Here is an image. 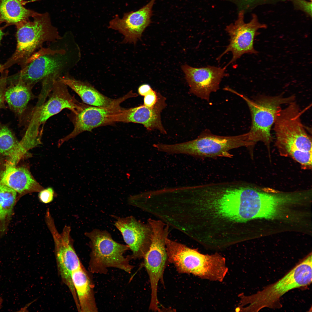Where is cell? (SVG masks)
<instances>
[{"instance_id":"3","label":"cell","mask_w":312,"mask_h":312,"mask_svg":"<svg viewBox=\"0 0 312 312\" xmlns=\"http://www.w3.org/2000/svg\"><path fill=\"white\" fill-rule=\"evenodd\" d=\"M309 107L302 110L295 101L292 102L281 109L274 125L275 145L280 155L290 157L304 170L312 166V138L301 120Z\"/></svg>"},{"instance_id":"11","label":"cell","mask_w":312,"mask_h":312,"mask_svg":"<svg viewBox=\"0 0 312 312\" xmlns=\"http://www.w3.org/2000/svg\"><path fill=\"white\" fill-rule=\"evenodd\" d=\"M166 249L168 261L180 273L192 274L208 280L216 272L218 261L214 254H202L168 237L166 240Z\"/></svg>"},{"instance_id":"16","label":"cell","mask_w":312,"mask_h":312,"mask_svg":"<svg viewBox=\"0 0 312 312\" xmlns=\"http://www.w3.org/2000/svg\"><path fill=\"white\" fill-rule=\"evenodd\" d=\"M226 68L208 65L197 68L187 64L181 66L190 87V93L207 101L209 100L212 92L219 89L222 79L229 76L225 72Z\"/></svg>"},{"instance_id":"18","label":"cell","mask_w":312,"mask_h":312,"mask_svg":"<svg viewBox=\"0 0 312 312\" xmlns=\"http://www.w3.org/2000/svg\"><path fill=\"white\" fill-rule=\"evenodd\" d=\"M157 94V101L153 107L144 105L127 109L122 108L117 115L116 122L140 124L148 130L157 129L166 134L161 117V113L166 106V98L159 92Z\"/></svg>"},{"instance_id":"24","label":"cell","mask_w":312,"mask_h":312,"mask_svg":"<svg viewBox=\"0 0 312 312\" xmlns=\"http://www.w3.org/2000/svg\"><path fill=\"white\" fill-rule=\"evenodd\" d=\"M27 153L9 126L0 121V153L10 157L15 164Z\"/></svg>"},{"instance_id":"20","label":"cell","mask_w":312,"mask_h":312,"mask_svg":"<svg viewBox=\"0 0 312 312\" xmlns=\"http://www.w3.org/2000/svg\"><path fill=\"white\" fill-rule=\"evenodd\" d=\"M9 163L2 173L0 183L22 194L39 192L44 188L35 179L28 168Z\"/></svg>"},{"instance_id":"30","label":"cell","mask_w":312,"mask_h":312,"mask_svg":"<svg viewBox=\"0 0 312 312\" xmlns=\"http://www.w3.org/2000/svg\"><path fill=\"white\" fill-rule=\"evenodd\" d=\"M152 89L150 86L148 84H144L141 85L138 88V92L139 94L144 96Z\"/></svg>"},{"instance_id":"28","label":"cell","mask_w":312,"mask_h":312,"mask_svg":"<svg viewBox=\"0 0 312 312\" xmlns=\"http://www.w3.org/2000/svg\"><path fill=\"white\" fill-rule=\"evenodd\" d=\"M157 100V92L152 89L144 96V105L148 107H153L156 103Z\"/></svg>"},{"instance_id":"15","label":"cell","mask_w":312,"mask_h":312,"mask_svg":"<svg viewBox=\"0 0 312 312\" xmlns=\"http://www.w3.org/2000/svg\"><path fill=\"white\" fill-rule=\"evenodd\" d=\"M120 105L103 107L86 105L76 114L72 113L71 120L74 128L70 134L60 139L58 146L85 131H91L99 127L116 122L117 114L122 109Z\"/></svg>"},{"instance_id":"5","label":"cell","mask_w":312,"mask_h":312,"mask_svg":"<svg viewBox=\"0 0 312 312\" xmlns=\"http://www.w3.org/2000/svg\"><path fill=\"white\" fill-rule=\"evenodd\" d=\"M225 90L242 98L247 105L250 113L251 124L247 132L252 149L258 142H263L270 150L272 137L271 130L282 105L295 101L294 95L285 96L282 94L275 96L260 95L252 99L227 87Z\"/></svg>"},{"instance_id":"1","label":"cell","mask_w":312,"mask_h":312,"mask_svg":"<svg viewBox=\"0 0 312 312\" xmlns=\"http://www.w3.org/2000/svg\"><path fill=\"white\" fill-rule=\"evenodd\" d=\"M250 186L235 181L189 187L177 206L185 233L209 248L220 249L240 242L242 227L252 220Z\"/></svg>"},{"instance_id":"21","label":"cell","mask_w":312,"mask_h":312,"mask_svg":"<svg viewBox=\"0 0 312 312\" xmlns=\"http://www.w3.org/2000/svg\"><path fill=\"white\" fill-rule=\"evenodd\" d=\"M72 278L80 312H98L94 284L90 274L82 266L72 272Z\"/></svg>"},{"instance_id":"26","label":"cell","mask_w":312,"mask_h":312,"mask_svg":"<svg viewBox=\"0 0 312 312\" xmlns=\"http://www.w3.org/2000/svg\"><path fill=\"white\" fill-rule=\"evenodd\" d=\"M8 71L7 70L1 73L0 78V109H5V95L7 86V79L8 76Z\"/></svg>"},{"instance_id":"2","label":"cell","mask_w":312,"mask_h":312,"mask_svg":"<svg viewBox=\"0 0 312 312\" xmlns=\"http://www.w3.org/2000/svg\"><path fill=\"white\" fill-rule=\"evenodd\" d=\"M81 57L80 48L73 34L66 33L50 42L46 47H41L21 66V70L8 76V81H20L32 87L45 78L58 79L69 74Z\"/></svg>"},{"instance_id":"25","label":"cell","mask_w":312,"mask_h":312,"mask_svg":"<svg viewBox=\"0 0 312 312\" xmlns=\"http://www.w3.org/2000/svg\"><path fill=\"white\" fill-rule=\"evenodd\" d=\"M17 192L0 183V237L6 230L11 218Z\"/></svg>"},{"instance_id":"27","label":"cell","mask_w":312,"mask_h":312,"mask_svg":"<svg viewBox=\"0 0 312 312\" xmlns=\"http://www.w3.org/2000/svg\"><path fill=\"white\" fill-rule=\"evenodd\" d=\"M55 194V192L53 188L49 187L44 188L39 192L38 197L41 202L47 204L53 201Z\"/></svg>"},{"instance_id":"13","label":"cell","mask_w":312,"mask_h":312,"mask_svg":"<svg viewBox=\"0 0 312 312\" xmlns=\"http://www.w3.org/2000/svg\"><path fill=\"white\" fill-rule=\"evenodd\" d=\"M46 224L54 242L58 268L63 281L70 291L76 304L78 300L72 278V272L82 265L73 246L70 236L71 228L65 225L61 233L55 226L54 220H49Z\"/></svg>"},{"instance_id":"14","label":"cell","mask_w":312,"mask_h":312,"mask_svg":"<svg viewBox=\"0 0 312 312\" xmlns=\"http://www.w3.org/2000/svg\"><path fill=\"white\" fill-rule=\"evenodd\" d=\"M114 225L121 233L125 242L132 252L129 260L144 257L151 243L152 230L147 222L143 223L132 216L116 217Z\"/></svg>"},{"instance_id":"9","label":"cell","mask_w":312,"mask_h":312,"mask_svg":"<svg viewBox=\"0 0 312 312\" xmlns=\"http://www.w3.org/2000/svg\"><path fill=\"white\" fill-rule=\"evenodd\" d=\"M148 222L152 230L149 248L143 257L144 265L149 276L151 289L149 309L159 311L157 297L159 282L164 284L163 275L168 260L166 240L168 237L170 226L161 220L151 218Z\"/></svg>"},{"instance_id":"19","label":"cell","mask_w":312,"mask_h":312,"mask_svg":"<svg viewBox=\"0 0 312 312\" xmlns=\"http://www.w3.org/2000/svg\"><path fill=\"white\" fill-rule=\"evenodd\" d=\"M58 79L74 91L84 103L90 106L110 107L120 105L125 100L132 97L131 94L129 93L118 99H113L103 94L90 83L76 79L68 74Z\"/></svg>"},{"instance_id":"31","label":"cell","mask_w":312,"mask_h":312,"mask_svg":"<svg viewBox=\"0 0 312 312\" xmlns=\"http://www.w3.org/2000/svg\"><path fill=\"white\" fill-rule=\"evenodd\" d=\"M4 33L3 31L2 28L0 27V43ZM2 65L0 63V70L1 68Z\"/></svg>"},{"instance_id":"7","label":"cell","mask_w":312,"mask_h":312,"mask_svg":"<svg viewBox=\"0 0 312 312\" xmlns=\"http://www.w3.org/2000/svg\"><path fill=\"white\" fill-rule=\"evenodd\" d=\"M249 148L246 133L232 136H223L212 133L206 129L193 140L179 143H159L158 151L169 154H183L198 158H232L231 150L241 147Z\"/></svg>"},{"instance_id":"17","label":"cell","mask_w":312,"mask_h":312,"mask_svg":"<svg viewBox=\"0 0 312 312\" xmlns=\"http://www.w3.org/2000/svg\"><path fill=\"white\" fill-rule=\"evenodd\" d=\"M156 0H151L139 10L125 13L122 18L118 15L109 22L108 28L122 34L123 44H135L142 33L151 23L152 9Z\"/></svg>"},{"instance_id":"22","label":"cell","mask_w":312,"mask_h":312,"mask_svg":"<svg viewBox=\"0 0 312 312\" xmlns=\"http://www.w3.org/2000/svg\"><path fill=\"white\" fill-rule=\"evenodd\" d=\"M5 98L10 109L21 119L29 102L35 98L33 87L20 81L7 82Z\"/></svg>"},{"instance_id":"12","label":"cell","mask_w":312,"mask_h":312,"mask_svg":"<svg viewBox=\"0 0 312 312\" xmlns=\"http://www.w3.org/2000/svg\"><path fill=\"white\" fill-rule=\"evenodd\" d=\"M244 13V10H239L237 18L234 23L226 26L225 29L230 37L229 44L217 60L220 61L224 55L228 52H231L232 58L225 66L226 67L244 54L257 53L254 46L255 38L259 34L258 29L267 27L265 24L259 22L255 14L252 15V19L249 22L245 23Z\"/></svg>"},{"instance_id":"29","label":"cell","mask_w":312,"mask_h":312,"mask_svg":"<svg viewBox=\"0 0 312 312\" xmlns=\"http://www.w3.org/2000/svg\"><path fill=\"white\" fill-rule=\"evenodd\" d=\"M232 2L236 4L240 10H242L246 6H248L255 0H226Z\"/></svg>"},{"instance_id":"6","label":"cell","mask_w":312,"mask_h":312,"mask_svg":"<svg viewBox=\"0 0 312 312\" xmlns=\"http://www.w3.org/2000/svg\"><path fill=\"white\" fill-rule=\"evenodd\" d=\"M16 25L17 45L13 54L3 64L1 73L15 64H24L45 42H53L61 37L52 24L47 13L36 12L32 17Z\"/></svg>"},{"instance_id":"23","label":"cell","mask_w":312,"mask_h":312,"mask_svg":"<svg viewBox=\"0 0 312 312\" xmlns=\"http://www.w3.org/2000/svg\"><path fill=\"white\" fill-rule=\"evenodd\" d=\"M28 1L25 0H0V24L14 25L27 20L36 12L26 8Z\"/></svg>"},{"instance_id":"8","label":"cell","mask_w":312,"mask_h":312,"mask_svg":"<svg viewBox=\"0 0 312 312\" xmlns=\"http://www.w3.org/2000/svg\"><path fill=\"white\" fill-rule=\"evenodd\" d=\"M90 239L91 249L89 262L90 271L92 273L105 274L108 268H114L130 273L134 267L124 254L129 246L114 240L105 230L95 229L85 233Z\"/></svg>"},{"instance_id":"10","label":"cell","mask_w":312,"mask_h":312,"mask_svg":"<svg viewBox=\"0 0 312 312\" xmlns=\"http://www.w3.org/2000/svg\"><path fill=\"white\" fill-rule=\"evenodd\" d=\"M51 92L49 99L40 106H35L28 116L25 136L31 139L41 137L39 128L50 117L65 109L77 113L86 105L72 96L67 86L58 78L54 81Z\"/></svg>"},{"instance_id":"4","label":"cell","mask_w":312,"mask_h":312,"mask_svg":"<svg viewBox=\"0 0 312 312\" xmlns=\"http://www.w3.org/2000/svg\"><path fill=\"white\" fill-rule=\"evenodd\" d=\"M312 254L308 255L276 282L250 296L239 295V311L258 312L265 307L279 308L281 297L292 289L309 285L312 281Z\"/></svg>"}]
</instances>
